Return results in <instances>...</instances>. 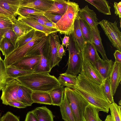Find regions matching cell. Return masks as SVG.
Here are the masks:
<instances>
[{
  "label": "cell",
  "instance_id": "6da1fadb",
  "mask_svg": "<svg viewBox=\"0 0 121 121\" xmlns=\"http://www.w3.org/2000/svg\"><path fill=\"white\" fill-rule=\"evenodd\" d=\"M82 95L90 104L99 111L108 113L111 103L104 93L100 85L80 73L77 76L76 83L73 88Z\"/></svg>",
  "mask_w": 121,
  "mask_h": 121
},
{
  "label": "cell",
  "instance_id": "7a4b0ae2",
  "mask_svg": "<svg viewBox=\"0 0 121 121\" xmlns=\"http://www.w3.org/2000/svg\"><path fill=\"white\" fill-rule=\"evenodd\" d=\"M15 79L33 91L49 92L61 85L58 79L48 72H34Z\"/></svg>",
  "mask_w": 121,
  "mask_h": 121
},
{
  "label": "cell",
  "instance_id": "3957f363",
  "mask_svg": "<svg viewBox=\"0 0 121 121\" xmlns=\"http://www.w3.org/2000/svg\"><path fill=\"white\" fill-rule=\"evenodd\" d=\"M80 9L78 4L68 0L67 9L56 23L55 28L61 34L69 36L73 32L75 20L78 16Z\"/></svg>",
  "mask_w": 121,
  "mask_h": 121
},
{
  "label": "cell",
  "instance_id": "277c9868",
  "mask_svg": "<svg viewBox=\"0 0 121 121\" xmlns=\"http://www.w3.org/2000/svg\"><path fill=\"white\" fill-rule=\"evenodd\" d=\"M69 38L68 50L69 58L66 66L68 68L65 73L77 76L81 73L83 62L81 51L76 42L73 33Z\"/></svg>",
  "mask_w": 121,
  "mask_h": 121
},
{
  "label": "cell",
  "instance_id": "5b68a950",
  "mask_svg": "<svg viewBox=\"0 0 121 121\" xmlns=\"http://www.w3.org/2000/svg\"><path fill=\"white\" fill-rule=\"evenodd\" d=\"M64 95L73 113L75 121H83V116L88 102L75 90L64 88Z\"/></svg>",
  "mask_w": 121,
  "mask_h": 121
},
{
  "label": "cell",
  "instance_id": "8992f818",
  "mask_svg": "<svg viewBox=\"0 0 121 121\" xmlns=\"http://www.w3.org/2000/svg\"><path fill=\"white\" fill-rule=\"evenodd\" d=\"M46 35L44 33L36 31L33 38L23 46L15 48L4 60L6 66L10 65L25 57L31 48L40 42Z\"/></svg>",
  "mask_w": 121,
  "mask_h": 121
},
{
  "label": "cell",
  "instance_id": "52a82bcc",
  "mask_svg": "<svg viewBox=\"0 0 121 121\" xmlns=\"http://www.w3.org/2000/svg\"><path fill=\"white\" fill-rule=\"evenodd\" d=\"M60 44L57 32L52 33L47 36L44 47L48 54L51 70L56 65L59 66L62 59L58 57L57 54L58 49Z\"/></svg>",
  "mask_w": 121,
  "mask_h": 121
},
{
  "label": "cell",
  "instance_id": "ba28073f",
  "mask_svg": "<svg viewBox=\"0 0 121 121\" xmlns=\"http://www.w3.org/2000/svg\"><path fill=\"white\" fill-rule=\"evenodd\" d=\"M112 45L121 52V33L117 27V22L112 23L105 19L99 22Z\"/></svg>",
  "mask_w": 121,
  "mask_h": 121
},
{
  "label": "cell",
  "instance_id": "9c48e42d",
  "mask_svg": "<svg viewBox=\"0 0 121 121\" xmlns=\"http://www.w3.org/2000/svg\"><path fill=\"white\" fill-rule=\"evenodd\" d=\"M20 83L19 81L14 79H11L8 81L2 90V93L0 99L3 104L7 105L9 102H20L17 95L18 89Z\"/></svg>",
  "mask_w": 121,
  "mask_h": 121
},
{
  "label": "cell",
  "instance_id": "30bf717a",
  "mask_svg": "<svg viewBox=\"0 0 121 121\" xmlns=\"http://www.w3.org/2000/svg\"><path fill=\"white\" fill-rule=\"evenodd\" d=\"M40 56L41 55L25 56L9 66L24 70L34 72L38 64Z\"/></svg>",
  "mask_w": 121,
  "mask_h": 121
},
{
  "label": "cell",
  "instance_id": "8fae6325",
  "mask_svg": "<svg viewBox=\"0 0 121 121\" xmlns=\"http://www.w3.org/2000/svg\"><path fill=\"white\" fill-rule=\"evenodd\" d=\"M82 58L83 62L80 73L95 83L100 85L103 80L98 71L89 60Z\"/></svg>",
  "mask_w": 121,
  "mask_h": 121
},
{
  "label": "cell",
  "instance_id": "7c38bea8",
  "mask_svg": "<svg viewBox=\"0 0 121 121\" xmlns=\"http://www.w3.org/2000/svg\"><path fill=\"white\" fill-rule=\"evenodd\" d=\"M54 0H21L20 7L32 8L45 12L51 6Z\"/></svg>",
  "mask_w": 121,
  "mask_h": 121
},
{
  "label": "cell",
  "instance_id": "4fadbf2b",
  "mask_svg": "<svg viewBox=\"0 0 121 121\" xmlns=\"http://www.w3.org/2000/svg\"><path fill=\"white\" fill-rule=\"evenodd\" d=\"M109 77L112 93L113 96L121 81V63L114 62Z\"/></svg>",
  "mask_w": 121,
  "mask_h": 121
},
{
  "label": "cell",
  "instance_id": "5bb4252c",
  "mask_svg": "<svg viewBox=\"0 0 121 121\" xmlns=\"http://www.w3.org/2000/svg\"><path fill=\"white\" fill-rule=\"evenodd\" d=\"M79 17L86 22L91 28L95 29L99 24L96 14L87 5L80 9L78 13Z\"/></svg>",
  "mask_w": 121,
  "mask_h": 121
},
{
  "label": "cell",
  "instance_id": "9a60e30c",
  "mask_svg": "<svg viewBox=\"0 0 121 121\" xmlns=\"http://www.w3.org/2000/svg\"><path fill=\"white\" fill-rule=\"evenodd\" d=\"M114 62L112 60H104L100 58L93 64L101 75L103 81L109 77Z\"/></svg>",
  "mask_w": 121,
  "mask_h": 121
},
{
  "label": "cell",
  "instance_id": "2e32d148",
  "mask_svg": "<svg viewBox=\"0 0 121 121\" xmlns=\"http://www.w3.org/2000/svg\"><path fill=\"white\" fill-rule=\"evenodd\" d=\"M17 19L22 22L36 31L44 33L47 36L52 33L58 32L56 28L49 27L42 25L29 18H25L19 16L18 17Z\"/></svg>",
  "mask_w": 121,
  "mask_h": 121
},
{
  "label": "cell",
  "instance_id": "e0dca14e",
  "mask_svg": "<svg viewBox=\"0 0 121 121\" xmlns=\"http://www.w3.org/2000/svg\"><path fill=\"white\" fill-rule=\"evenodd\" d=\"M82 58L89 60L92 64L100 57L93 44L89 42H86L84 48L81 51Z\"/></svg>",
  "mask_w": 121,
  "mask_h": 121
},
{
  "label": "cell",
  "instance_id": "ac0fdd59",
  "mask_svg": "<svg viewBox=\"0 0 121 121\" xmlns=\"http://www.w3.org/2000/svg\"><path fill=\"white\" fill-rule=\"evenodd\" d=\"M40 55L39 63L34 70V72H48L49 73L51 70L50 67L48 54L44 46L41 50Z\"/></svg>",
  "mask_w": 121,
  "mask_h": 121
},
{
  "label": "cell",
  "instance_id": "d6986e66",
  "mask_svg": "<svg viewBox=\"0 0 121 121\" xmlns=\"http://www.w3.org/2000/svg\"><path fill=\"white\" fill-rule=\"evenodd\" d=\"M91 29L92 34L91 43L93 44L97 51H98L101 54L103 59L104 60H108L102 42V39L100 35V32L98 27H96L95 29Z\"/></svg>",
  "mask_w": 121,
  "mask_h": 121
},
{
  "label": "cell",
  "instance_id": "ffe728a7",
  "mask_svg": "<svg viewBox=\"0 0 121 121\" xmlns=\"http://www.w3.org/2000/svg\"><path fill=\"white\" fill-rule=\"evenodd\" d=\"M33 91L32 90L20 83L17 91L18 98L20 102L24 104L26 106H31L33 103L31 98Z\"/></svg>",
  "mask_w": 121,
  "mask_h": 121
},
{
  "label": "cell",
  "instance_id": "44dd1931",
  "mask_svg": "<svg viewBox=\"0 0 121 121\" xmlns=\"http://www.w3.org/2000/svg\"><path fill=\"white\" fill-rule=\"evenodd\" d=\"M32 111L38 121H53L54 115L46 107H38Z\"/></svg>",
  "mask_w": 121,
  "mask_h": 121
},
{
  "label": "cell",
  "instance_id": "7402d4cb",
  "mask_svg": "<svg viewBox=\"0 0 121 121\" xmlns=\"http://www.w3.org/2000/svg\"><path fill=\"white\" fill-rule=\"evenodd\" d=\"M10 19L13 23V30L18 38L33 29L22 22L17 19L15 17Z\"/></svg>",
  "mask_w": 121,
  "mask_h": 121
},
{
  "label": "cell",
  "instance_id": "603a6c76",
  "mask_svg": "<svg viewBox=\"0 0 121 121\" xmlns=\"http://www.w3.org/2000/svg\"><path fill=\"white\" fill-rule=\"evenodd\" d=\"M21 0H0V6L7 11L13 17L18 15Z\"/></svg>",
  "mask_w": 121,
  "mask_h": 121
},
{
  "label": "cell",
  "instance_id": "cb8c5ba5",
  "mask_svg": "<svg viewBox=\"0 0 121 121\" xmlns=\"http://www.w3.org/2000/svg\"><path fill=\"white\" fill-rule=\"evenodd\" d=\"M54 0V3L51 7L45 12L63 15L68 8V0Z\"/></svg>",
  "mask_w": 121,
  "mask_h": 121
},
{
  "label": "cell",
  "instance_id": "d4e9b609",
  "mask_svg": "<svg viewBox=\"0 0 121 121\" xmlns=\"http://www.w3.org/2000/svg\"><path fill=\"white\" fill-rule=\"evenodd\" d=\"M31 98L33 103L52 105L51 98L48 92L33 91Z\"/></svg>",
  "mask_w": 121,
  "mask_h": 121
},
{
  "label": "cell",
  "instance_id": "484cf974",
  "mask_svg": "<svg viewBox=\"0 0 121 121\" xmlns=\"http://www.w3.org/2000/svg\"><path fill=\"white\" fill-rule=\"evenodd\" d=\"M59 107L63 120L65 121H75L72 110L64 95L63 102Z\"/></svg>",
  "mask_w": 121,
  "mask_h": 121
},
{
  "label": "cell",
  "instance_id": "4316f807",
  "mask_svg": "<svg viewBox=\"0 0 121 121\" xmlns=\"http://www.w3.org/2000/svg\"><path fill=\"white\" fill-rule=\"evenodd\" d=\"M64 87L63 86L55 88L48 92L52 101V105L60 106L64 97Z\"/></svg>",
  "mask_w": 121,
  "mask_h": 121
},
{
  "label": "cell",
  "instance_id": "83f0119b",
  "mask_svg": "<svg viewBox=\"0 0 121 121\" xmlns=\"http://www.w3.org/2000/svg\"><path fill=\"white\" fill-rule=\"evenodd\" d=\"M73 33L76 42L81 51L83 48L86 42L80 28L78 16L74 22Z\"/></svg>",
  "mask_w": 121,
  "mask_h": 121
},
{
  "label": "cell",
  "instance_id": "f1b7e54d",
  "mask_svg": "<svg viewBox=\"0 0 121 121\" xmlns=\"http://www.w3.org/2000/svg\"><path fill=\"white\" fill-rule=\"evenodd\" d=\"M95 7L99 12L107 15H111V7L108 1L106 0H85Z\"/></svg>",
  "mask_w": 121,
  "mask_h": 121
},
{
  "label": "cell",
  "instance_id": "f546056e",
  "mask_svg": "<svg viewBox=\"0 0 121 121\" xmlns=\"http://www.w3.org/2000/svg\"><path fill=\"white\" fill-rule=\"evenodd\" d=\"M95 107L89 104L86 108L83 116V121H101L99 112Z\"/></svg>",
  "mask_w": 121,
  "mask_h": 121
},
{
  "label": "cell",
  "instance_id": "4dcf8cb0",
  "mask_svg": "<svg viewBox=\"0 0 121 121\" xmlns=\"http://www.w3.org/2000/svg\"><path fill=\"white\" fill-rule=\"evenodd\" d=\"M58 79L61 85L72 88L76 84L77 76L65 73L60 74Z\"/></svg>",
  "mask_w": 121,
  "mask_h": 121
},
{
  "label": "cell",
  "instance_id": "1f68e13d",
  "mask_svg": "<svg viewBox=\"0 0 121 121\" xmlns=\"http://www.w3.org/2000/svg\"><path fill=\"white\" fill-rule=\"evenodd\" d=\"M109 109L111 115H108L104 121H121V106L114 102L110 104Z\"/></svg>",
  "mask_w": 121,
  "mask_h": 121
},
{
  "label": "cell",
  "instance_id": "d6a6232c",
  "mask_svg": "<svg viewBox=\"0 0 121 121\" xmlns=\"http://www.w3.org/2000/svg\"><path fill=\"white\" fill-rule=\"evenodd\" d=\"M79 21L80 28L85 42L91 43L92 37L91 28L86 22L79 17Z\"/></svg>",
  "mask_w": 121,
  "mask_h": 121
},
{
  "label": "cell",
  "instance_id": "836d02e7",
  "mask_svg": "<svg viewBox=\"0 0 121 121\" xmlns=\"http://www.w3.org/2000/svg\"><path fill=\"white\" fill-rule=\"evenodd\" d=\"M6 72L9 78L14 79L34 72L20 69L9 66L6 67Z\"/></svg>",
  "mask_w": 121,
  "mask_h": 121
},
{
  "label": "cell",
  "instance_id": "e575fe53",
  "mask_svg": "<svg viewBox=\"0 0 121 121\" xmlns=\"http://www.w3.org/2000/svg\"><path fill=\"white\" fill-rule=\"evenodd\" d=\"M11 79L9 78L6 72V66L4 62L1 58L0 59V91L5 87L8 81Z\"/></svg>",
  "mask_w": 121,
  "mask_h": 121
},
{
  "label": "cell",
  "instance_id": "d590c367",
  "mask_svg": "<svg viewBox=\"0 0 121 121\" xmlns=\"http://www.w3.org/2000/svg\"><path fill=\"white\" fill-rule=\"evenodd\" d=\"M36 31L33 29L18 38L16 41L15 48L22 47L32 40L35 36Z\"/></svg>",
  "mask_w": 121,
  "mask_h": 121
},
{
  "label": "cell",
  "instance_id": "8d00e7d4",
  "mask_svg": "<svg viewBox=\"0 0 121 121\" xmlns=\"http://www.w3.org/2000/svg\"><path fill=\"white\" fill-rule=\"evenodd\" d=\"M100 86L105 96L110 103L114 102L112 93L109 77L103 80Z\"/></svg>",
  "mask_w": 121,
  "mask_h": 121
},
{
  "label": "cell",
  "instance_id": "74e56055",
  "mask_svg": "<svg viewBox=\"0 0 121 121\" xmlns=\"http://www.w3.org/2000/svg\"><path fill=\"white\" fill-rule=\"evenodd\" d=\"M45 12L26 7H20L18 11V15L20 17L27 18L32 15H43Z\"/></svg>",
  "mask_w": 121,
  "mask_h": 121
},
{
  "label": "cell",
  "instance_id": "f35d334b",
  "mask_svg": "<svg viewBox=\"0 0 121 121\" xmlns=\"http://www.w3.org/2000/svg\"><path fill=\"white\" fill-rule=\"evenodd\" d=\"M15 49L13 44L8 39L4 38L0 44V51L5 57L8 55Z\"/></svg>",
  "mask_w": 121,
  "mask_h": 121
},
{
  "label": "cell",
  "instance_id": "ab89813d",
  "mask_svg": "<svg viewBox=\"0 0 121 121\" xmlns=\"http://www.w3.org/2000/svg\"><path fill=\"white\" fill-rule=\"evenodd\" d=\"M0 29L13 30V24L10 19L0 16Z\"/></svg>",
  "mask_w": 121,
  "mask_h": 121
},
{
  "label": "cell",
  "instance_id": "60d3db41",
  "mask_svg": "<svg viewBox=\"0 0 121 121\" xmlns=\"http://www.w3.org/2000/svg\"><path fill=\"white\" fill-rule=\"evenodd\" d=\"M3 36L4 38L9 39L15 47L18 37L13 30H8L4 33Z\"/></svg>",
  "mask_w": 121,
  "mask_h": 121
},
{
  "label": "cell",
  "instance_id": "b9f144b4",
  "mask_svg": "<svg viewBox=\"0 0 121 121\" xmlns=\"http://www.w3.org/2000/svg\"><path fill=\"white\" fill-rule=\"evenodd\" d=\"M49 20L55 24L57 23L62 15L53 13L45 12L44 15Z\"/></svg>",
  "mask_w": 121,
  "mask_h": 121
},
{
  "label": "cell",
  "instance_id": "7bdbcfd3",
  "mask_svg": "<svg viewBox=\"0 0 121 121\" xmlns=\"http://www.w3.org/2000/svg\"><path fill=\"white\" fill-rule=\"evenodd\" d=\"M27 18H29L33 19L44 25L46 22L50 21L43 15H32L29 16Z\"/></svg>",
  "mask_w": 121,
  "mask_h": 121
},
{
  "label": "cell",
  "instance_id": "ee69618b",
  "mask_svg": "<svg viewBox=\"0 0 121 121\" xmlns=\"http://www.w3.org/2000/svg\"><path fill=\"white\" fill-rule=\"evenodd\" d=\"M1 121H20L19 118L10 112H7L1 117Z\"/></svg>",
  "mask_w": 121,
  "mask_h": 121
},
{
  "label": "cell",
  "instance_id": "f6af8a7d",
  "mask_svg": "<svg viewBox=\"0 0 121 121\" xmlns=\"http://www.w3.org/2000/svg\"><path fill=\"white\" fill-rule=\"evenodd\" d=\"M114 7L115 10V13L121 19V1L118 3L115 2Z\"/></svg>",
  "mask_w": 121,
  "mask_h": 121
},
{
  "label": "cell",
  "instance_id": "bcb514c9",
  "mask_svg": "<svg viewBox=\"0 0 121 121\" xmlns=\"http://www.w3.org/2000/svg\"><path fill=\"white\" fill-rule=\"evenodd\" d=\"M8 105L18 108H24L27 107L24 104L19 101L9 102L8 103Z\"/></svg>",
  "mask_w": 121,
  "mask_h": 121
},
{
  "label": "cell",
  "instance_id": "7dc6e473",
  "mask_svg": "<svg viewBox=\"0 0 121 121\" xmlns=\"http://www.w3.org/2000/svg\"><path fill=\"white\" fill-rule=\"evenodd\" d=\"M0 16L11 19L13 17L6 10L0 6Z\"/></svg>",
  "mask_w": 121,
  "mask_h": 121
},
{
  "label": "cell",
  "instance_id": "c3c4849f",
  "mask_svg": "<svg viewBox=\"0 0 121 121\" xmlns=\"http://www.w3.org/2000/svg\"><path fill=\"white\" fill-rule=\"evenodd\" d=\"M25 121H38L32 111L28 112L27 113Z\"/></svg>",
  "mask_w": 121,
  "mask_h": 121
},
{
  "label": "cell",
  "instance_id": "681fc988",
  "mask_svg": "<svg viewBox=\"0 0 121 121\" xmlns=\"http://www.w3.org/2000/svg\"><path fill=\"white\" fill-rule=\"evenodd\" d=\"M65 53L66 52L64 49L63 46L60 44L58 49V57L60 59H62L63 56H65Z\"/></svg>",
  "mask_w": 121,
  "mask_h": 121
},
{
  "label": "cell",
  "instance_id": "f907efd6",
  "mask_svg": "<svg viewBox=\"0 0 121 121\" xmlns=\"http://www.w3.org/2000/svg\"><path fill=\"white\" fill-rule=\"evenodd\" d=\"M114 55L115 59V62L121 63V52L117 50H116Z\"/></svg>",
  "mask_w": 121,
  "mask_h": 121
},
{
  "label": "cell",
  "instance_id": "816d5d0a",
  "mask_svg": "<svg viewBox=\"0 0 121 121\" xmlns=\"http://www.w3.org/2000/svg\"><path fill=\"white\" fill-rule=\"evenodd\" d=\"M69 36H67L66 35H65L62 41V45L66 47V49L67 47L69 44Z\"/></svg>",
  "mask_w": 121,
  "mask_h": 121
},
{
  "label": "cell",
  "instance_id": "f5cc1de1",
  "mask_svg": "<svg viewBox=\"0 0 121 121\" xmlns=\"http://www.w3.org/2000/svg\"><path fill=\"white\" fill-rule=\"evenodd\" d=\"M44 25L49 27L56 28L55 24L50 21L46 22Z\"/></svg>",
  "mask_w": 121,
  "mask_h": 121
},
{
  "label": "cell",
  "instance_id": "db71d44e",
  "mask_svg": "<svg viewBox=\"0 0 121 121\" xmlns=\"http://www.w3.org/2000/svg\"><path fill=\"white\" fill-rule=\"evenodd\" d=\"M8 30H6L0 29V35L3 36L4 33Z\"/></svg>",
  "mask_w": 121,
  "mask_h": 121
},
{
  "label": "cell",
  "instance_id": "11a10c76",
  "mask_svg": "<svg viewBox=\"0 0 121 121\" xmlns=\"http://www.w3.org/2000/svg\"><path fill=\"white\" fill-rule=\"evenodd\" d=\"M4 38L3 36L0 35V44L2 40Z\"/></svg>",
  "mask_w": 121,
  "mask_h": 121
},
{
  "label": "cell",
  "instance_id": "9f6ffc18",
  "mask_svg": "<svg viewBox=\"0 0 121 121\" xmlns=\"http://www.w3.org/2000/svg\"><path fill=\"white\" fill-rule=\"evenodd\" d=\"M119 104L120 105H121V100H120V101H119Z\"/></svg>",
  "mask_w": 121,
  "mask_h": 121
},
{
  "label": "cell",
  "instance_id": "6f0895ef",
  "mask_svg": "<svg viewBox=\"0 0 121 121\" xmlns=\"http://www.w3.org/2000/svg\"><path fill=\"white\" fill-rule=\"evenodd\" d=\"M1 114L0 113V121H1Z\"/></svg>",
  "mask_w": 121,
  "mask_h": 121
},
{
  "label": "cell",
  "instance_id": "680465c9",
  "mask_svg": "<svg viewBox=\"0 0 121 121\" xmlns=\"http://www.w3.org/2000/svg\"><path fill=\"white\" fill-rule=\"evenodd\" d=\"M1 58V56H0V58Z\"/></svg>",
  "mask_w": 121,
  "mask_h": 121
}]
</instances>
